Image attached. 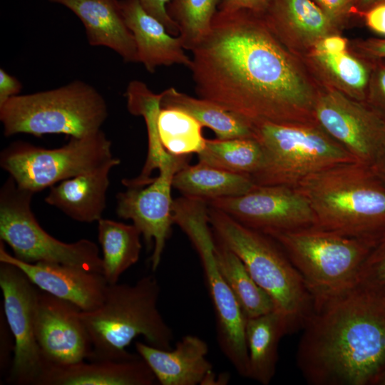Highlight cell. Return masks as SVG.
<instances>
[{"label": "cell", "instance_id": "obj_30", "mask_svg": "<svg viewBox=\"0 0 385 385\" xmlns=\"http://www.w3.org/2000/svg\"><path fill=\"white\" fill-rule=\"evenodd\" d=\"M198 162L231 173L252 176L263 163V150L255 138L206 139Z\"/></svg>", "mask_w": 385, "mask_h": 385}, {"label": "cell", "instance_id": "obj_46", "mask_svg": "<svg viewBox=\"0 0 385 385\" xmlns=\"http://www.w3.org/2000/svg\"><path fill=\"white\" fill-rule=\"evenodd\" d=\"M375 385H385V372L378 379Z\"/></svg>", "mask_w": 385, "mask_h": 385}, {"label": "cell", "instance_id": "obj_20", "mask_svg": "<svg viewBox=\"0 0 385 385\" xmlns=\"http://www.w3.org/2000/svg\"><path fill=\"white\" fill-rule=\"evenodd\" d=\"M124 21L135 42L138 62L153 73L158 67L181 64L190 67L179 36H173L156 18L148 14L139 0H120Z\"/></svg>", "mask_w": 385, "mask_h": 385}, {"label": "cell", "instance_id": "obj_43", "mask_svg": "<svg viewBox=\"0 0 385 385\" xmlns=\"http://www.w3.org/2000/svg\"><path fill=\"white\" fill-rule=\"evenodd\" d=\"M371 166L377 175L385 183V146Z\"/></svg>", "mask_w": 385, "mask_h": 385}, {"label": "cell", "instance_id": "obj_1", "mask_svg": "<svg viewBox=\"0 0 385 385\" xmlns=\"http://www.w3.org/2000/svg\"><path fill=\"white\" fill-rule=\"evenodd\" d=\"M191 52L200 98L252 123L314 122L317 97L262 14L218 9Z\"/></svg>", "mask_w": 385, "mask_h": 385}, {"label": "cell", "instance_id": "obj_45", "mask_svg": "<svg viewBox=\"0 0 385 385\" xmlns=\"http://www.w3.org/2000/svg\"><path fill=\"white\" fill-rule=\"evenodd\" d=\"M369 293H370L373 296L379 307L381 309V311L385 314V289H383L380 292H375V293H371V292H369Z\"/></svg>", "mask_w": 385, "mask_h": 385}, {"label": "cell", "instance_id": "obj_9", "mask_svg": "<svg viewBox=\"0 0 385 385\" xmlns=\"http://www.w3.org/2000/svg\"><path fill=\"white\" fill-rule=\"evenodd\" d=\"M207 211L208 205L204 200L179 197L174 200V223L186 234L199 255L215 312L220 349L237 372L249 378L247 317L217 265Z\"/></svg>", "mask_w": 385, "mask_h": 385}, {"label": "cell", "instance_id": "obj_42", "mask_svg": "<svg viewBox=\"0 0 385 385\" xmlns=\"http://www.w3.org/2000/svg\"><path fill=\"white\" fill-rule=\"evenodd\" d=\"M363 48L374 60L385 59V38L369 40L364 43Z\"/></svg>", "mask_w": 385, "mask_h": 385}, {"label": "cell", "instance_id": "obj_17", "mask_svg": "<svg viewBox=\"0 0 385 385\" xmlns=\"http://www.w3.org/2000/svg\"><path fill=\"white\" fill-rule=\"evenodd\" d=\"M0 262L17 267L40 290L68 301L81 311L95 310L104 300L108 284L101 273L56 263L25 262L7 252L2 240Z\"/></svg>", "mask_w": 385, "mask_h": 385}, {"label": "cell", "instance_id": "obj_29", "mask_svg": "<svg viewBox=\"0 0 385 385\" xmlns=\"http://www.w3.org/2000/svg\"><path fill=\"white\" fill-rule=\"evenodd\" d=\"M262 15L277 37L296 31L309 40L325 37L332 21L312 0H272Z\"/></svg>", "mask_w": 385, "mask_h": 385}, {"label": "cell", "instance_id": "obj_4", "mask_svg": "<svg viewBox=\"0 0 385 385\" xmlns=\"http://www.w3.org/2000/svg\"><path fill=\"white\" fill-rule=\"evenodd\" d=\"M308 200L320 228L377 240L385 232V183L371 165L339 164L296 187Z\"/></svg>", "mask_w": 385, "mask_h": 385}, {"label": "cell", "instance_id": "obj_25", "mask_svg": "<svg viewBox=\"0 0 385 385\" xmlns=\"http://www.w3.org/2000/svg\"><path fill=\"white\" fill-rule=\"evenodd\" d=\"M257 185L249 175L219 169L203 163L189 164L174 175L173 187L183 196L209 201L244 195Z\"/></svg>", "mask_w": 385, "mask_h": 385}, {"label": "cell", "instance_id": "obj_35", "mask_svg": "<svg viewBox=\"0 0 385 385\" xmlns=\"http://www.w3.org/2000/svg\"><path fill=\"white\" fill-rule=\"evenodd\" d=\"M373 66L365 102L385 120V62Z\"/></svg>", "mask_w": 385, "mask_h": 385}, {"label": "cell", "instance_id": "obj_7", "mask_svg": "<svg viewBox=\"0 0 385 385\" xmlns=\"http://www.w3.org/2000/svg\"><path fill=\"white\" fill-rule=\"evenodd\" d=\"M103 96L79 80L34 93L18 95L0 106L4 135L66 134L83 137L101 130L108 117Z\"/></svg>", "mask_w": 385, "mask_h": 385}, {"label": "cell", "instance_id": "obj_18", "mask_svg": "<svg viewBox=\"0 0 385 385\" xmlns=\"http://www.w3.org/2000/svg\"><path fill=\"white\" fill-rule=\"evenodd\" d=\"M135 349L161 385L202 384L212 371L208 346L197 336H183L173 349H162L136 342Z\"/></svg>", "mask_w": 385, "mask_h": 385}, {"label": "cell", "instance_id": "obj_27", "mask_svg": "<svg viewBox=\"0 0 385 385\" xmlns=\"http://www.w3.org/2000/svg\"><path fill=\"white\" fill-rule=\"evenodd\" d=\"M140 235L133 224L103 218L98 221L102 274L108 284L117 283L121 274L138 262L142 249Z\"/></svg>", "mask_w": 385, "mask_h": 385}, {"label": "cell", "instance_id": "obj_2", "mask_svg": "<svg viewBox=\"0 0 385 385\" xmlns=\"http://www.w3.org/2000/svg\"><path fill=\"white\" fill-rule=\"evenodd\" d=\"M297 364L312 385H375L385 372V314L354 287L314 304L304 323Z\"/></svg>", "mask_w": 385, "mask_h": 385}, {"label": "cell", "instance_id": "obj_33", "mask_svg": "<svg viewBox=\"0 0 385 385\" xmlns=\"http://www.w3.org/2000/svg\"><path fill=\"white\" fill-rule=\"evenodd\" d=\"M319 63L344 86L352 89L354 97L366 101L371 69L346 52L331 54L315 48Z\"/></svg>", "mask_w": 385, "mask_h": 385}, {"label": "cell", "instance_id": "obj_12", "mask_svg": "<svg viewBox=\"0 0 385 385\" xmlns=\"http://www.w3.org/2000/svg\"><path fill=\"white\" fill-rule=\"evenodd\" d=\"M0 287L7 326L14 340L8 382L38 385L46 367L35 334L38 291L17 267L0 262Z\"/></svg>", "mask_w": 385, "mask_h": 385}, {"label": "cell", "instance_id": "obj_28", "mask_svg": "<svg viewBox=\"0 0 385 385\" xmlns=\"http://www.w3.org/2000/svg\"><path fill=\"white\" fill-rule=\"evenodd\" d=\"M213 235L215 257L218 269L247 319L274 310L272 299L254 280L241 259L214 233Z\"/></svg>", "mask_w": 385, "mask_h": 385}, {"label": "cell", "instance_id": "obj_14", "mask_svg": "<svg viewBox=\"0 0 385 385\" xmlns=\"http://www.w3.org/2000/svg\"><path fill=\"white\" fill-rule=\"evenodd\" d=\"M191 155H175L161 166L159 175L143 187H128L116 195V213L120 218L131 220L147 245L153 243L150 258L155 271L162 258L166 241L171 234L174 200L171 196L175 174L189 164Z\"/></svg>", "mask_w": 385, "mask_h": 385}, {"label": "cell", "instance_id": "obj_6", "mask_svg": "<svg viewBox=\"0 0 385 385\" xmlns=\"http://www.w3.org/2000/svg\"><path fill=\"white\" fill-rule=\"evenodd\" d=\"M284 252L304 279L314 304L355 287L376 239L356 237L317 226L262 232Z\"/></svg>", "mask_w": 385, "mask_h": 385}, {"label": "cell", "instance_id": "obj_3", "mask_svg": "<svg viewBox=\"0 0 385 385\" xmlns=\"http://www.w3.org/2000/svg\"><path fill=\"white\" fill-rule=\"evenodd\" d=\"M160 287L153 274L133 284H108L102 304L79 313L90 337L92 351L88 361H125L139 354L125 348L142 336L149 345L170 349L173 334L160 312Z\"/></svg>", "mask_w": 385, "mask_h": 385}, {"label": "cell", "instance_id": "obj_38", "mask_svg": "<svg viewBox=\"0 0 385 385\" xmlns=\"http://www.w3.org/2000/svg\"><path fill=\"white\" fill-rule=\"evenodd\" d=\"M272 0H221L218 9H246L257 14L265 12Z\"/></svg>", "mask_w": 385, "mask_h": 385}, {"label": "cell", "instance_id": "obj_39", "mask_svg": "<svg viewBox=\"0 0 385 385\" xmlns=\"http://www.w3.org/2000/svg\"><path fill=\"white\" fill-rule=\"evenodd\" d=\"M365 20L370 29L385 36V2L366 11Z\"/></svg>", "mask_w": 385, "mask_h": 385}, {"label": "cell", "instance_id": "obj_5", "mask_svg": "<svg viewBox=\"0 0 385 385\" xmlns=\"http://www.w3.org/2000/svg\"><path fill=\"white\" fill-rule=\"evenodd\" d=\"M212 230L243 262L257 284L286 319L289 332L302 327L314 309V297L304 279L278 244L208 205Z\"/></svg>", "mask_w": 385, "mask_h": 385}, {"label": "cell", "instance_id": "obj_8", "mask_svg": "<svg viewBox=\"0 0 385 385\" xmlns=\"http://www.w3.org/2000/svg\"><path fill=\"white\" fill-rule=\"evenodd\" d=\"M263 163L252 177L257 185L296 188L305 178L356 160L315 122L253 123Z\"/></svg>", "mask_w": 385, "mask_h": 385}, {"label": "cell", "instance_id": "obj_34", "mask_svg": "<svg viewBox=\"0 0 385 385\" xmlns=\"http://www.w3.org/2000/svg\"><path fill=\"white\" fill-rule=\"evenodd\" d=\"M355 287L371 293L385 289V232L378 238L365 260Z\"/></svg>", "mask_w": 385, "mask_h": 385}, {"label": "cell", "instance_id": "obj_32", "mask_svg": "<svg viewBox=\"0 0 385 385\" xmlns=\"http://www.w3.org/2000/svg\"><path fill=\"white\" fill-rule=\"evenodd\" d=\"M221 0H171L168 12L185 49L192 51L209 33Z\"/></svg>", "mask_w": 385, "mask_h": 385}, {"label": "cell", "instance_id": "obj_21", "mask_svg": "<svg viewBox=\"0 0 385 385\" xmlns=\"http://www.w3.org/2000/svg\"><path fill=\"white\" fill-rule=\"evenodd\" d=\"M156 378L140 356L125 361L47 364L38 385H153Z\"/></svg>", "mask_w": 385, "mask_h": 385}, {"label": "cell", "instance_id": "obj_15", "mask_svg": "<svg viewBox=\"0 0 385 385\" xmlns=\"http://www.w3.org/2000/svg\"><path fill=\"white\" fill-rule=\"evenodd\" d=\"M243 225L264 232L294 230L316 225L307 198L287 185H257L248 192L207 202Z\"/></svg>", "mask_w": 385, "mask_h": 385}, {"label": "cell", "instance_id": "obj_44", "mask_svg": "<svg viewBox=\"0 0 385 385\" xmlns=\"http://www.w3.org/2000/svg\"><path fill=\"white\" fill-rule=\"evenodd\" d=\"M384 2H385V0H356L355 4L358 9L366 11L371 7Z\"/></svg>", "mask_w": 385, "mask_h": 385}, {"label": "cell", "instance_id": "obj_26", "mask_svg": "<svg viewBox=\"0 0 385 385\" xmlns=\"http://www.w3.org/2000/svg\"><path fill=\"white\" fill-rule=\"evenodd\" d=\"M161 108L187 113L202 126L210 128L218 139L254 138L253 123L247 119L212 101L190 96L175 88L163 91Z\"/></svg>", "mask_w": 385, "mask_h": 385}, {"label": "cell", "instance_id": "obj_22", "mask_svg": "<svg viewBox=\"0 0 385 385\" xmlns=\"http://www.w3.org/2000/svg\"><path fill=\"white\" fill-rule=\"evenodd\" d=\"M120 163L113 158L94 170L51 186L45 202L76 221L98 222L106 207L109 173Z\"/></svg>", "mask_w": 385, "mask_h": 385}, {"label": "cell", "instance_id": "obj_23", "mask_svg": "<svg viewBox=\"0 0 385 385\" xmlns=\"http://www.w3.org/2000/svg\"><path fill=\"white\" fill-rule=\"evenodd\" d=\"M289 333L284 317L276 310L247 318L245 339L249 357V378L263 385L273 379L278 361V346Z\"/></svg>", "mask_w": 385, "mask_h": 385}, {"label": "cell", "instance_id": "obj_31", "mask_svg": "<svg viewBox=\"0 0 385 385\" xmlns=\"http://www.w3.org/2000/svg\"><path fill=\"white\" fill-rule=\"evenodd\" d=\"M158 125L162 145L170 154H198L205 147L202 125L181 110L161 108Z\"/></svg>", "mask_w": 385, "mask_h": 385}, {"label": "cell", "instance_id": "obj_41", "mask_svg": "<svg viewBox=\"0 0 385 385\" xmlns=\"http://www.w3.org/2000/svg\"><path fill=\"white\" fill-rule=\"evenodd\" d=\"M315 48L331 54L341 53L345 52L346 41L338 36H325L319 41Z\"/></svg>", "mask_w": 385, "mask_h": 385}, {"label": "cell", "instance_id": "obj_40", "mask_svg": "<svg viewBox=\"0 0 385 385\" xmlns=\"http://www.w3.org/2000/svg\"><path fill=\"white\" fill-rule=\"evenodd\" d=\"M356 0H314L317 6L331 19L343 15Z\"/></svg>", "mask_w": 385, "mask_h": 385}, {"label": "cell", "instance_id": "obj_19", "mask_svg": "<svg viewBox=\"0 0 385 385\" xmlns=\"http://www.w3.org/2000/svg\"><path fill=\"white\" fill-rule=\"evenodd\" d=\"M71 10L83 24L88 42L106 46L125 62H138L134 37L127 26L119 0H47Z\"/></svg>", "mask_w": 385, "mask_h": 385}, {"label": "cell", "instance_id": "obj_37", "mask_svg": "<svg viewBox=\"0 0 385 385\" xmlns=\"http://www.w3.org/2000/svg\"><path fill=\"white\" fill-rule=\"evenodd\" d=\"M22 90L21 83L4 68L0 69V106L9 98L19 95Z\"/></svg>", "mask_w": 385, "mask_h": 385}, {"label": "cell", "instance_id": "obj_10", "mask_svg": "<svg viewBox=\"0 0 385 385\" xmlns=\"http://www.w3.org/2000/svg\"><path fill=\"white\" fill-rule=\"evenodd\" d=\"M34 193L19 188L9 176L0 191V240L25 262L56 263L102 274L97 245L88 239L66 243L52 237L36 220L31 207Z\"/></svg>", "mask_w": 385, "mask_h": 385}, {"label": "cell", "instance_id": "obj_36", "mask_svg": "<svg viewBox=\"0 0 385 385\" xmlns=\"http://www.w3.org/2000/svg\"><path fill=\"white\" fill-rule=\"evenodd\" d=\"M143 9L151 16L159 20L173 36H179L177 24L168 12V6L171 0H139Z\"/></svg>", "mask_w": 385, "mask_h": 385}, {"label": "cell", "instance_id": "obj_11", "mask_svg": "<svg viewBox=\"0 0 385 385\" xmlns=\"http://www.w3.org/2000/svg\"><path fill=\"white\" fill-rule=\"evenodd\" d=\"M111 145L101 130L71 137L68 143L54 149L16 141L3 150L0 165L19 188L34 194L110 161L114 158Z\"/></svg>", "mask_w": 385, "mask_h": 385}, {"label": "cell", "instance_id": "obj_24", "mask_svg": "<svg viewBox=\"0 0 385 385\" xmlns=\"http://www.w3.org/2000/svg\"><path fill=\"white\" fill-rule=\"evenodd\" d=\"M125 96L129 112L144 118L148 133V149L146 160L140 175L133 179H124L122 183L126 188L143 187L153 180L154 178L150 175L154 170H159L175 155L165 150L159 135L158 123L163 92L155 93L145 83L135 80L128 83Z\"/></svg>", "mask_w": 385, "mask_h": 385}, {"label": "cell", "instance_id": "obj_13", "mask_svg": "<svg viewBox=\"0 0 385 385\" xmlns=\"http://www.w3.org/2000/svg\"><path fill=\"white\" fill-rule=\"evenodd\" d=\"M313 118L358 162L371 165L385 146V120L366 102L330 91L316 98Z\"/></svg>", "mask_w": 385, "mask_h": 385}, {"label": "cell", "instance_id": "obj_16", "mask_svg": "<svg viewBox=\"0 0 385 385\" xmlns=\"http://www.w3.org/2000/svg\"><path fill=\"white\" fill-rule=\"evenodd\" d=\"M81 311L68 301L38 291L35 334L47 364L68 365L90 357L92 346Z\"/></svg>", "mask_w": 385, "mask_h": 385}]
</instances>
